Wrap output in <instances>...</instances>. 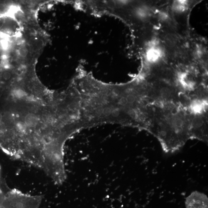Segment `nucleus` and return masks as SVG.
Segmentation results:
<instances>
[{
    "label": "nucleus",
    "instance_id": "f257e3e1",
    "mask_svg": "<svg viewBox=\"0 0 208 208\" xmlns=\"http://www.w3.org/2000/svg\"><path fill=\"white\" fill-rule=\"evenodd\" d=\"M189 115L179 103L153 105L147 131L158 139L165 152L174 153L191 140Z\"/></svg>",
    "mask_w": 208,
    "mask_h": 208
},
{
    "label": "nucleus",
    "instance_id": "f03ea898",
    "mask_svg": "<svg viewBox=\"0 0 208 208\" xmlns=\"http://www.w3.org/2000/svg\"><path fill=\"white\" fill-rule=\"evenodd\" d=\"M139 53L142 61L141 76L170 64L164 46L154 28L137 31Z\"/></svg>",
    "mask_w": 208,
    "mask_h": 208
},
{
    "label": "nucleus",
    "instance_id": "7ed1b4c3",
    "mask_svg": "<svg viewBox=\"0 0 208 208\" xmlns=\"http://www.w3.org/2000/svg\"><path fill=\"white\" fill-rule=\"evenodd\" d=\"M178 88L188 96L201 85L207 84L208 71L191 61L172 65Z\"/></svg>",
    "mask_w": 208,
    "mask_h": 208
},
{
    "label": "nucleus",
    "instance_id": "20e7f679",
    "mask_svg": "<svg viewBox=\"0 0 208 208\" xmlns=\"http://www.w3.org/2000/svg\"><path fill=\"white\" fill-rule=\"evenodd\" d=\"M157 30L171 65L190 61L188 38L181 36L176 31L170 28H161Z\"/></svg>",
    "mask_w": 208,
    "mask_h": 208
},
{
    "label": "nucleus",
    "instance_id": "39448f33",
    "mask_svg": "<svg viewBox=\"0 0 208 208\" xmlns=\"http://www.w3.org/2000/svg\"><path fill=\"white\" fill-rule=\"evenodd\" d=\"M201 0H171L168 6L176 30L181 36L188 38L192 33L190 26L191 12Z\"/></svg>",
    "mask_w": 208,
    "mask_h": 208
},
{
    "label": "nucleus",
    "instance_id": "423d86ee",
    "mask_svg": "<svg viewBox=\"0 0 208 208\" xmlns=\"http://www.w3.org/2000/svg\"><path fill=\"white\" fill-rule=\"evenodd\" d=\"M190 60L208 71V42L203 37L191 33L188 38Z\"/></svg>",
    "mask_w": 208,
    "mask_h": 208
},
{
    "label": "nucleus",
    "instance_id": "0eeeda50",
    "mask_svg": "<svg viewBox=\"0 0 208 208\" xmlns=\"http://www.w3.org/2000/svg\"><path fill=\"white\" fill-rule=\"evenodd\" d=\"M207 114H195L189 113V129L191 140L196 139L207 142Z\"/></svg>",
    "mask_w": 208,
    "mask_h": 208
},
{
    "label": "nucleus",
    "instance_id": "6e6552de",
    "mask_svg": "<svg viewBox=\"0 0 208 208\" xmlns=\"http://www.w3.org/2000/svg\"><path fill=\"white\" fill-rule=\"evenodd\" d=\"M186 208H208V198L204 193L195 191L186 198Z\"/></svg>",
    "mask_w": 208,
    "mask_h": 208
},
{
    "label": "nucleus",
    "instance_id": "1a4fd4ad",
    "mask_svg": "<svg viewBox=\"0 0 208 208\" xmlns=\"http://www.w3.org/2000/svg\"><path fill=\"white\" fill-rule=\"evenodd\" d=\"M38 121L39 119L35 114H29L27 115L25 118V124L29 127H34L38 124Z\"/></svg>",
    "mask_w": 208,
    "mask_h": 208
},
{
    "label": "nucleus",
    "instance_id": "9d476101",
    "mask_svg": "<svg viewBox=\"0 0 208 208\" xmlns=\"http://www.w3.org/2000/svg\"><path fill=\"white\" fill-rule=\"evenodd\" d=\"M14 95L18 99H21L25 95V93L23 90L17 89L14 91Z\"/></svg>",
    "mask_w": 208,
    "mask_h": 208
},
{
    "label": "nucleus",
    "instance_id": "9b49d317",
    "mask_svg": "<svg viewBox=\"0 0 208 208\" xmlns=\"http://www.w3.org/2000/svg\"><path fill=\"white\" fill-rule=\"evenodd\" d=\"M19 54L22 57H26L28 54V50L25 47H22L20 48L19 50Z\"/></svg>",
    "mask_w": 208,
    "mask_h": 208
},
{
    "label": "nucleus",
    "instance_id": "f8f14e48",
    "mask_svg": "<svg viewBox=\"0 0 208 208\" xmlns=\"http://www.w3.org/2000/svg\"><path fill=\"white\" fill-rule=\"evenodd\" d=\"M27 126L25 123L20 122L17 124V127L19 130L21 131L25 130Z\"/></svg>",
    "mask_w": 208,
    "mask_h": 208
},
{
    "label": "nucleus",
    "instance_id": "ddd939ff",
    "mask_svg": "<svg viewBox=\"0 0 208 208\" xmlns=\"http://www.w3.org/2000/svg\"><path fill=\"white\" fill-rule=\"evenodd\" d=\"M3 77L5 79H9L11 77V73L9 72H5L4 74H3Z\"/></svg>",
    "mask_w": 208,
    "mask_h": 208
},
{
    "label": "nucleus",
    "instance_id": "4468645a",
    "mask_svg": "<svg viewBox=\"0 0 208 208\" xmlns=\"http://www.w3.org/2000/svg\"><path fill=\"white\" fill-rule=\"evenodd\" d=\"M2 46L3 48H6L8 47V43L6 41H3L1 42Z\"/></svg>",
    "mask_w": 208,
    "mask_h": 208
},
{
    "label": "nucleus",
    "instance_id": "2eb2a0df",
    "mask_svg": "<svg viewBox=\"0 0 208 208\" xmlns=\"http://www.w3.org/2000/svg\"><path fill=\"white\" fill-rule=\"evenodd\" d=\"M2 119V115L0 113V122H1Z\"/></svg>",
    "mask_w": 208,
    "mask_h": 208
}]
</instances>
